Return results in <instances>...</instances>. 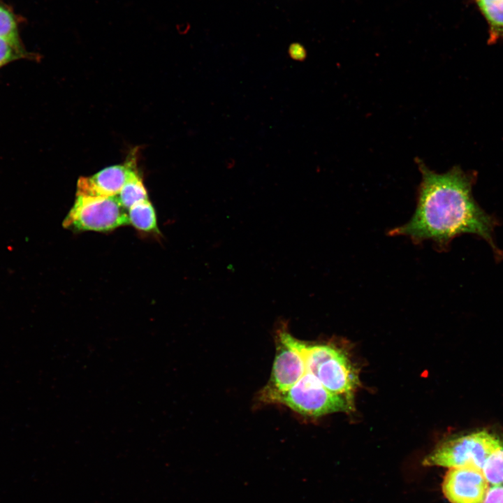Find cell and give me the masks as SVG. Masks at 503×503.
Listing matches in <instances>:
<instances>
[{"label": "cell", "instance_id": "4", "mask_svg": "<svg viewBox=\"0 0 503 503\" xmlns=\"http://www.w3.org/2000/svg\"><path fill=\"white\" fill-rule=\"evenodd\" d=\"M305 361L307 372L315 375L326 389L352 399L358 378L345 353L330 345L307 344Z\"/></svg>", "mask_w": 503, "mask_h": 503}, {"label": "cell", "instance_id": "11", "mask_svg": "<svg viewBox=\"0 0 503 503\" xmlns=\"http://www.w3.org/2000/svg\"><path fill=\"white\" fill-rule=\"evenodd\" d=\"M117 197L121 205L127 211L135 204L148 200L147 190L136 167L131 171L126 183L117 195Z\"/></svg>", "mask_w": 503, "mask_h": 503}, {"label": "cell", "instance_id": "14", "mask_svg": "<svg viewBox=\"0 0 503 503\" xmlns=\"http://www.w3.org/2000/svg\"><path fill=\"white\" fill-rule=\"evenodd\" d=\"M483 503H503V485L491 486Z\"/></svg>", "mask_w": 503, "mask_h": 503}, {"label": "cell", "instance_id": "7", "mask_svg": "<svg viewBox=\"0 0 503 503\" xmlns=\"http://www.w3.org/2000/svg\"><path fill=\"white\" fill-rule=\"evenodd\" d=\"M489 488L482 472L469 467L449 468L442 485L451 503H483Z\"/></svg>", "mask_w": 503, "mask_h": 503}, {"label": "cell", "instance_id": "2", "mask_svg": "<svg viewBox=\"0 0 503 503\" xmlns=\"http://www.w3.org/2000/svg\"><path fill=\"white\" fill-rule=\"evenodd\" d=\"M262 400L284 404L298 414L310 417L347 412L353 408L352 399L329 391L309 372H305L286 391L267 396Z\"/></svg>", "mask_w": 503, "mask_h": 503}, {"label": "cell", "instance_id": "1", "mask_svg": "<svg viewBox=\"0 0 503 503\" xmlns=\"http://www.w3.org/2000/svg\"><path fill=\"white\" fill-rule=\"evenodd\" d=\"M418 163L422 180L416 210L407 224L391 230L388 234L407 236L416 244L432 240L444 248L455 237L472 233L495 247L492 236L495 223L472 197L475 175L458 166L439 174L422 161Z\"/></svg>", "mask_w": 503, "mask_h": 503}, {"label": "cell", "instance_id": "8", "mask_svg": "<svg viewBox=\"0 0 503 503\" xmlns=\"http://www.w3.org/2000/svg\"><path fill=\"white\" fill-rule=\"evenodd\" d=\"M135 167L134 162L129 161L124 165L105 168L90 177H80L78 181L76 196H117Z\"/></svg>", "mask_w": 503, "mask_h": 503}, {"label": "cell", "instance_id": "10", "mask_svg": "<svg viewBox=\"0 0 503 503\" xmlns=\"http://www.w3.org/2000/svg\"><path fill=\"white\" fill-rule=\"evenodd\" d=\"M129 223L143 232H158L154 208L149 200L138 203L128 210Z\"/></svg>", "mask_w": 503, "mask_h": 503}, {"label": "cell", "instance_id": "12", "mask_svg": "<svg viewBox=\"0 0 503 503\" xmlns=\"http://www.w3.org/2000/svg\"><path fill=\"white\" fill-rule=\"evenodd\" d=\"M481 472L491 486L503 484V444L488 456Z\"/></svg>", "mask_w": 503, "mask_h": 503}, {"label": "cell", "instance_id": "9", "mask_svg": "<svg viewBox=\"0 0 503 503\" xmlns=\"http://www.w3.org/2000/svg\"><path fill=\"white\" fill-rule=\"evenodd\" d=\"M488 26V44L503 38V0H472Z\"/></svg>", "mask_w": 503, "mask_h": 503}, {"label": "cell", "instance_id": "3", "mask_svg": "<svg viewBox=\"0 0 503 503\" xmlns=\"http://www.w3.org/2000/svg\"><path fill=\"white\" fill-rule=\"evenodd\" d=\"M503 444L486 430L450 439L437 446L423 461L425 466L448 468L469 467L481 471L488 456Z\"/></svg>", "mask_w": 503, "mask_h": 503}, {"label": "cell", "instance_id": "15", "mask_svg": "<svg viewBox=\"0 0 503 503\" xmlns=\"http://www.w3.org/2000/svg\"><path fill=\"white\" fill-rule=\"evenodd\" d=\"M288 52L290 57L297 61L304 60L307 55L305 48L298 43H291L289 47Z\"/></svg>", "mask_w": 503, "mask_h": 503}, {"label": "cell", "instance_id": "13", "mask_svg": "<svg viewBox=\"0 0 503 503\" xmlns=\"http://www.w3.org/2000/svg\"><path fill=\"white\" fill-rule=\"evenodd\" d=\"M30 57H33V54L28 52L22 43L0 37V68L12 61Z\"/></svg>", "mask_w": 503, "mask_h": 503}, {"label": "cell", "instance_id": "6", "mask_svg": "<svg viewBox=\"0 0 503 503\" xmlns=\"http://www.w3.org/2000/svg\"><path fill=\"white\" fill-rule=\"evenodd\" d=\"M276 353L268 384L261 398L286 391L306 372L302 351L304 342L294 337L287 323L279 321L276 332Z\"/></svg>", "mask_w": 503, "mask_h": 503}, {"label": "cell", "instance_id": "5", "mask_svg": "<svg viewBox=\"0 0 503 503\" xmlns=\"http://www.w3.org/2000/svg\"><path fill=\"white\" fill-rule=\"evenodd\" d=\"M129 224L128 211L117 196H77L63 221L64 227L77 231L106 232Z\"/></svg>", "mask_w": 503, "mask_h": 503}]
</instances>
